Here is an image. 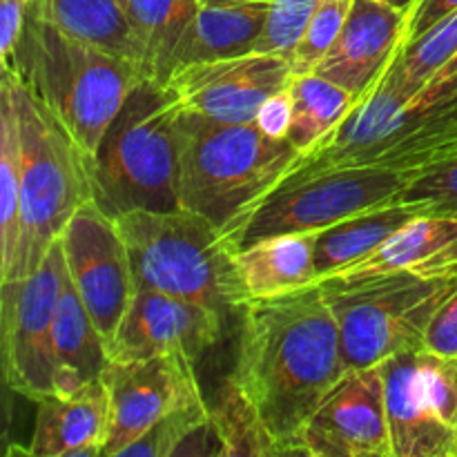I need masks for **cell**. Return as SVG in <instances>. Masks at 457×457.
I'll list each match as a JSON object with an SVG mask.
<instances>
[{
	"mask_svg": "<svg viewBox=\"0 0 457 457\" xmlns=\"http://www.w3.org/2000/svg\"><path fill=\"white\" fill-rule=\"evenodd\" d=\"M67 272L107 342V351L137 295L132 262L114 217L87 204L61 235Z\"/></svg>",
	"mask_w": 457,
	"mask_h": 457,
	"instance_id": "11",
	"label": "cell"
},
{
	"mask_svg": "<svg viewBox=\"0 0 457 457\" xmlns=\"http://www.w3.org/2000/svg\"><path fill=\"white\" fill-rule=\"evenodd\" d=\"M12 76L22 147L21 244L12 279L34 275L83 205L94 201L89 156L16 71Z\"/></svg>",
	"mask_w": 457,
	"mask_h": 457,
	"instance_id": "7",
	"label": "cell"
},
{
	"mask_svg": "<svg viewBox=\"0 0 457 457\" xmlns=\"http://www.w3.org/2000/svg\"><path fill=\"white\" fill-rule=\"evenodd\" d=\"M457 98V54L446 62L445 67L431 76L422 92L415 96V105H437V103H446Z\"/></svg>",
	"mask_w": 457,
	"mask_h": 457,
	"instance_id": "39",
	"label": "cell"
},
{
	"mask_svg": "<svg viewBox=\"0 0 457 457\" xmlns=\"http://www.w3.org/2000/svg\"><path fill=\"white\" fill-rule=\"evenodd\" d=\"M137 288L159 290L230 315L248 303L237 245L210 219L186 208L132 210L114 217Z\"/></svg>",
	"mask_w": 457,
	"mask_h": 457,
	"instance_id": "4",
	"label": "cell"
},
{
	"mask_svg": "<svg viewBox=\"0 0 457 457\" xmlns=\"http://www.w3.org/2000/svg\"><path fill=\"white\" fill-rule=\"evenodd\" d=\"M270 3L263 0H201L170 61L172 71L201 62L226 61L257 49Z\"/></svg>",
	"mask_w": 457,
	"mask_h": 457,
	"instance_id": "20",
	"label": "cell"
},
{
	"mask_svg": "<svg viewBox=\"0 0 457 457\" xmlns=\"http://www.w3.org/2000/svg\"><path fill=\"white\" fill-rule=\"evenodd\" d=\"M290 98H293V123H290L288 141L299 152L315 145L335 125L342 123L357 103V96L320 74L293 76Z\"/></svg>",
	"mask_w": 457,
	"mask_h": 457,
	"instance_id": "27",
	"label": "cell"
},
{
	"mask_svg": "<svg viewBox=\"0 0 457 457\" xmlns=\"http://www.w3.org/2000/svg\"><path fill=\"white\" fill-rule=\"evenodd\" d=\"M406 22L409 13L382 0H353L337 40L315 74L360 98L402 49Z\"/></svg>",
	"mask_w": 457,
	"mask_h": 457,
	"instance_id": "16",
	"label": "cell"
},
{
	"mask_svg": "<svg viewBox=\"0 0 457 457\" xmlns=\"http://www.w3.org/2000/svg\"><path fill=\"white\" fill-rule=\"evenodd\" d=\"M418 214V210L400 201V204H391L386 208L344 219V221L317 232L315 266L320 281L369 257L393 232L400 230Z\"/></svg>",
	"mask_w": 457,
	"mask_h": 457,
	"instance_id": "24",
	"label": "cell"
},
{
	"mask_svg": "<svg viewBox=\"0 0 457 457\" xmlns=\"http://www.w3.org/2000/svg\"><path fill=\"white\" fill-rule=\"evenodd\" d=\"M382 3L391 4V7H395V9H400V12L409 13L411 9L415 7V3H418V0H382Z\"/></svg>",
	"mask_w": 457,
	"mask_h": 457,
	"instance_id": "40",
	"label": "cell"
},
{
	"mask_svg": "<svg viewBox=\"0 0 457 457\" xmlns=\"http://www.w3.org/2000/svg\"><path fill=\"white\" fill-rule=\"evenodd\" d=\"M110 351L85 308L70 272L62 281L54 321V395H71L103 375Z\"/></svg>",
	"mask_w": 457,
	"mask_h": 457,
	"instance_id": "22",
	"label": "cell"
},
{
	"mask_svg": "<svg viewBox=\"0 0 457 457\" xmlns=\"http://www.w3.org/2000/svg\"><path fill=\"white\" fill-rule=\"evenodd\" d=\"M321 0H270L266 27L254 52L290 58Z\"/></svg>",
	"mask_w": 457,
	"mask_h": 457,
	"instance_id": "33",
	"label": "cell"
},
{
	"mask_svg": "<svg viewBox=\"0 0 457 457\" xmlns=\"http://www.w3.org/2000/svg\"><path fill=\"white\" fill-rule=\"evenodd\" d=\"M34 436L27 453L34 457H96L110 437V395L94 379L71 395L36 402Z\"/></svg>",
	"mask_w": 457,
	"mask_h": 457,
	"instance_id": "18",
	"label": "cell"
},
{
	"mask_svg": "<svg viewBox=\"0 0 457 457\" xmlns=\"http://www.w3.org/2000/svg\"><path fill=\"white\" fill-rule=\"evenodd\" d=\"M353 0H321L317 4L315 13L308 21L297 47H295L290 62H293L295 76L315 74L320 62L337 40L348 12H351Z\"/></svg>",
	"mask_w": 457,
	"mask_h": 457,
	"instance_id": "30",
	"label": "cell"
},
{
	"mask_svg": "<svg viewBox=\"0 0 457 457\" xmlns=\"http://www.w3.org/2000/svg\"><path fill=\"white\" fill-rule=\"evenodd\" d=\"M13 71L89 159L132 89L145 79L137 62L70 38L34 13Z\"/></svg>",
	"mask_w": 457,
	"mask_h": 457,
	"instance_id": "5",
	"label": "cell"
},
{
	"mask_svg": "<svg viewBox=\"0 0 457 457\" xmlns=\"http://www.w3.org/2000/svg\"><path fill=\"white\" fill-rule=\"evenodd\" d=\"M210 411L221 437L223 455H281L230 378L221 382L217 404L210 406Z\"/></svg>",
	"mask_w": 457,
	"mask_h": 457,
	"instance_id": "28",
	"label": "cell"
},
{
	"mask_svg": "<svg viewBox=\"0 0 457 457\" xmlns=\"http://www.w3.org/2000/svg\"><path fill=\"white\" fill-rule=\"evenodd\" d=\"M317 232L272 235L237 248V270L248 302L275 299L317 284Z\"/></svg>",
	"mask_w": 457,
	"mask_h": 457,
	"instance_id": "21",
	"label": "cell"
},
{
	"mask_svg": "<svg viewBox=\"0 0 457 457\" xmlns=\"http://www.w3.org/2000/svg\"><path fill=\"white\" fill-rule=\"evenodd\" d=\"M346 375L339 326L321 284L241 308L237 386L281 455H302L299 436Z\"/></svg>",
	"mask_w": 457,
	"mask_h": 457,
	"instance_id": "1",
	"label": "cell"
},
{
	"mask_svg": "<svg viewBox=\"0 0 457 457\" xmlns=\"http://www.w3.org/2000/svg\"><path fill=\"white\" fill-rule=\"evenodd\" d=\"M457 0H418L415 7L409 12V22H406V40L420 38L427 34L436 22H440L446 13L455 12Z\"/></svg>",
	"mask_w": 457,
	"mask_h": 457,
	"instance_id": "38",
	"label": "cell"
},
{
	"mask_svg": "<svg viewBox=\"0 0 457 457\" xmlns=\"http://www.w3.org/2000/svg\"><path fill=\"white\" fill-rule=\"evenodd\" d=\"M424 351L457 360V288L436 311L424 333Z\"/></svg>",
	"mask_w": 457,
	"mask_h": 457,
	"instance_id": "36",
	"label": "cell"
},
{
	"mask_svg": "<svg viewBox=\"0 0 457 457\" xmlns=\"http://www.w3.org/2000/svg\"><path fill=\"white\" fill-rule=\"evenodd\" d=\"M179 208L230 232L270 195L299 150L288 138H270L254 123H221L179 112Z\"/></svg>",
	"mask_w": 457,
	"mask_h": 457,
	"instance_id": "3",
	"label": "cell"
},
{
	"mask_svg": "<svg viewBox=\"0 0 457 457\" xmlns=\"http://www.w3.org/2000/svg\"><path fill=\"white\" fill-rule=\"evenodd\" d=\"M101 379L110 395L105 457H119L165 415L204 400L196 361L186 355L110 360Z\"/></svg>",
	"mask_w": 457,
	"mask_h": 457,
	"instance_id": "12",
	"label": "cell"
},
{
	"mask_svg": "<svg viewBox=\"0 0 457 457\" xmlns=\"http://www.w3.org/2000/svg\"><path fill=\"white\" fill-rule=\"evenodd\" d=\"M179 112L168 83L143 79L132 89L89 159L94 204L103 212L179 208Z\"/></svg>",
	"mask_w": 457,
	"mask_h": 457,
	"instance_id": "6",
	"label": "cell"
},
{
	"mask_svg": "<svg viewBox=\"0 0 457 457\" xmlns=\"http://www.w3.org/2000/svg\"><path fill=\"white\" fill-rule=\"evenodd\" d=\"M457 54V9L446 13L420 38L402 47V74L411 92L418 96L440 67Z\"/></svg>",
	"mask_w": 457,
	"mask_h": 457,
	"instance_id": "29",
	"label": "cell"
},
{
	"mask_svg": "<svg viewBox=\"0 0 457 457\" xmlns=\"http://www.w3.org/2000/svg\"><path fill=\"white\" fill-rule=\"evenodd\" d=\"M34 0H0V65L3 71L16 70L21 40L29 22Z\"/></svg>",
	"mask_w": 457,
	"mask_h": 457,
	"instance_id": "35",
	"label": "cell"
},
{
	"mask_svg": "<svg viewBox=\"0 0 457 457\" xmlns=\"http://www.w3.org/2000/svg\"><path fill=\"white\" fill-rule=\"evenodd\" d=\"M31 13L70 38L138 65L137 40L123 0H34Z\"/></svg>",
	"mask_w": 457,
	"mask_h": 457,
	"instance_id": "23",
	"label": "cell"
},
{
	"mask_svg": "<svg viewBox=\"0 0 457 457\" xmlns=\"http://www.w3.org/2000/svg\"><path fill=\"white\" fill-rule=\"evenodd\" d=\"M65 275L67 263L58 239L34 275L0 281L4 382L31 402L54 395V321Z\"/></svg>",
	"mask_w": 457,
	"mask_h": 457,
	"instance_id": "10",
	"label": "cell"
},
{
	"mask_svg": "<svg viewBox=\"0 0 457 457\" xmlns=\"http://www.w3.org/2000/svg\"><path fill=\"white\" fill-rule=\"evenodd\" d=\"M210 418H212V411H210L208 402H192V404L165 415L161 422H156L150 431L143 433V436L138 437L132 446H128L119 457H174L183 446V442L190 436H195L201 427H205V424L210 422Z\"/></svg>",
	"mask_w": 457,
	"mask_h": 457,
	"instance_id": "31",
	"label": "cell"
},
{
	"mask_svg": "<svg viewBox=\"0 0 457 457\" xmlns=\"http://www.w3.org/2000/svg\"><path fill=\"white\" fill-rule=\"evenodd\" d=\"M404 47V45H402ZM402 74V49L357 98L346 119L299 152L277 187L335 170H388L415 179L457 152V98L415 105ZM275 187V190H277Z\"/></svg>",
	"mask_w": 457,
	"mask_h": 457,
	"instance_id": "2",
	"label": "cell"
},
{
	"mask_svg": "<svg viewBox=\"0 0 457 457\" xmlns=\"http://www.w3.org/2000/svg\"><path fill=\"white\" fill-rule=\"evenodd\" d=\"M420 388L431 413L457 433V360L420 351Z\"/></svg>",
	"mask_w": 457,
	"mask_h": 457,
	"instance_id": "34",
	"label": "cell"
},
{
	"mask_svg": "<svg viewBox=\"0 0 457 457\" xmlns=\"http://www.w3.org/2000/svg\"><path fill=\"white\" fill-rule=\"evenodd\" d=\"M420 351L382 361L393 457H457V433L431 413L422 397Z\"/></svg>",
	"mask_w": 457,
	"mask_h": 457,
	"instance_id": "17",
	"label": "cell"
},
{
	"mask_svg": "<svg viewBox=\"0 0 457 457\" xmlns=\"http://www.w3.org/2000/svg\"><path fill=\"white\" fill-rule=\"evenodd\" d=\"M263 3H270V0H263Z\"/></svg>",
	"mask_w": 457,
	"mask_h": 457,
	"instance_id": "41",
	"label": "cell"
},
{
	"mask_svg": "<svg viewBox=\"0 0 457 457\" xmlns=\"http://www.w3.org/2000/svg\"><path fill=\"white\" fill-rule=\"evenodd\" d=\"M320 284L337 320L344 364L346 370H355L424 348L428 321L457 288V275L386 272Z\"/></svg>",
	"mask_w": 457,
	"mask_h": 457,
	"instance_id": "8",
	"label": "cell"
},
{
	"mask_svg": "<svg viewBox=\"0 0 457 457\" xmlns=\"http://www.w3.org/2000/svg\"><path fill=\"white\" fill-rule=\"evenodd\" d=\"M226 317L174 295L137 288L110 344V360L186 355L199 361L226 335Z\"/></svg>",
	"mask_w": 457,
	"mask_h": 457,
	"instance_id": "15",
	"label": "cell"
},
{
	"mask_svg": "<svg viewBox=\"0 0 457 457\" xmlns=\"http://www.w3.org/2000/svg\"><path fill=\"white\" fill-rule=\"evenodd\" d=\"M302 455L393 457L382 364L346 370L299 436Z\"/></svg>",
	"mask_w": 457,
	"mask_h": 457,
	"instance_id": "13",
	"label": "cell"
},
{
	"mask_svg": "<svg viewBox=\"0 0 457 457\" xmlns=\"http://www.w3.org/2000/svg\"><path fill=\"white\" fill-rule=\"evenodd\" d=\"M22 147L12 76L0 80V281L12 277L21 244Z\"/></svg>",
	"mask_w": 457,
	"mask_h": 457,
	"instance_id": "26",
	"label": "cell"
},
{
	"mask_svg": "<svg viewBox=\"0 0 457 457\" xmlns=\"http://www.w3.org/2000/svg\"><path fill=\"white\" fill-rule=\"evenodd\" d=\"M290 123H293V98L290 87L272 94L263 105L259 107L254 125L270 138H288Z\"/></svg>",
	"mask_w": 457,
	"mask_h": 457,
	"instance_id": "37",
	"label": "cell"
},
{
	"mask_svg": "<svg viewBox=\"0 0 457 457\" xmlns=\"http://www.w3.org/2000/svg\"><path fill=\"white\" fill-rule=\"evenodd\" d=\"M386 272H411L420 277L457 275V219L418 214L369 257L326 279H360Z\"/></svg>",
	"mask_w": 457,
	"mask_h": 457,
	"instance_id": "19",
	"label": "cell"
},
{
	"mask_svg": "<svg viewBox=\"0 0 457 457\" xmlns=\"http://www.w3.org/2000/svg\"><path fill=\"white\" fill-rule=\"evenodd\" d=\"M413 181L388 170H335L277 187L263 196L230 232L237 248L272 235L321 232L344 219L400 204Z\"/></svg>",
	"mask_w": 457,
	"mask_h": 457,
	"instance_id": "9",
	"label": "cell"
},
{
	"mask_svg": "<svg viewBox=\"0 0 457 457\" xmlns=\"http://www.w3.org/2000/svg\"><path fill=\"white\" fill-rule=\"evenodd\" d=\"M293 62L279 54L250 52L201 62L170 74L165 83L183 110L221 123H254L259 107L293 83Z\"/></svg>",
	"mask_w": 457,
	"mask_h": 457,
	"instance_id": "14",
	"label": "cell"
},
{
	"mask_svg": "<svg viewBox=\"0 0 457 457\" xmlns=\"http://www.w3.org/2000/svg\"><path fill=\"white\" fill-rule=\"evenodd\" d=\"M402 204L411 205L420 214L457 219V152L415 177L402 195Z\"/></svg>",
	"mask_w": 457,
	"mask_h": 457,
	"instance_id": "32",
	"label": "cell"
},
{
	"mask_svg": "<svg viewBox=\"0 0 457 457\" xmlns=\"http://www.w3.org/2000/svg\"><path fill=\"white\" fill-rule=\"evenodd\" d=\"M143 76L165 83L170 61L201 0H123Z\"/></svg>",
	"mask_w": 457,
	"mask_h": 457,
	"instance_id": "25",
	"label": "cell"
}]
</instances>
